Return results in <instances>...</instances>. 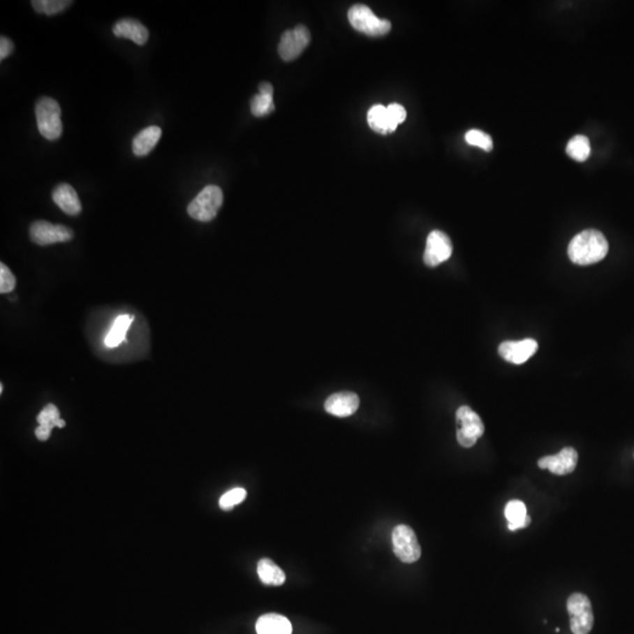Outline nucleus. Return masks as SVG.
<instances>
[{
	"label": "nucleus",
	"instance_id": "nucleus-1",
	"mask_svg": "<svg viewBox=\"0 0 634 634\" xmlns=\"http://www.w3.org/2000/svg\"><path fill=\"white\" fill-rule=\"evenodd\" d=\"M568 253L575 265L589 266L605 258L609 253V242L599 230L587 229L572 239Z\"/></svg>",
	"mask_w": 634,
	"mask_h": 634
},
{
	"label": "nucleus",
	"instance_id": "nucleus-2",
	"mask_svg": "<svg viewBox=\"0 0 634 634\" xmlns=\"http://www.w3.org/2000/svg\"><path fill=\"white\" fill-rule=\"evenodd\" d=\"M36 118H37L39 133L47 140H57L63 133V121H61V108L56 100L44 96L38 100L36 105Z\"/></svg>",
	"mask_w": 634,
	"mask_h": 634
},
{
	"label": "nucleus",
	"instance_id": "nucleus-3",
	"mask_svg": "<svg viewBox=\"0 0 634 634\" xmlns=\"http://www.w3.org/2000/svg\"><path fill=\"white\" fill-rule=\"evenodd\" d=\"M223 203V193L221 189L209 184L198 194L196 199L189 203L187 212L189 216L201 222L212 221L218 215Z\"/></svg>",
	"mask_w": 634,
	"mask_h": 634
},
{
	"label": "nucleus",
	"instance_id": "nucleus-4",
	"mask_svg": "<svg viewBox=\"0 0 634 634\" xmlns=\"http://www.w3.org/2000/svg\"><path fill=\"white\" fill-rule=\"evenodd\" d=\"M348 19L355 30L370 37H381L391 30L389 20L377 18L365 5H354L348 12Z\"/></svg>",
	"mask_w": 634,
	"mask_h": 634
},
{
	"label": "nucleus",
	"instance_id": "nucleus-5",
	"mask_svg": "<svg viewBox=\"0 0 634 634\" xmlns=\"http://www.w3.org/2000/svg\"><path fill=\"white\" fill-rule=\"evenodd\" d=\"M568 612L572 633H590L594 627V617L590 599L585 594L577 592L568 597Z\"/></svg>",
	"mask_w": 634,
	"mask_h": 634
},
{
	"label": "nucleus",
	"instance_id": "nucleus-6",
	"mask_svg": "<svg viewBox=\"0 0 634 634\" xmlns=\"http://www.w3.org/2000/svg\"><path fill=\"white\" fill-rule=\"evenodd\" d=\"M456 418L459 428L457 430V441L463 448L475 445L485 432L483 420L468 406L458 408Z\"/></svg>",
	"mask_w": 634,
	"mask_h": 634
},
{
	"label": "nucleus",
	"instance_id": "nucleus-7",
	"mask_svg": "<svg viewBox=\"0 0 634 634\" xmlns=\"http://www.w3.org/2000/svg\"><path fill=\"white\" fill-rule=\"evenodd\" d=\"M392 545L396 557L406 564H413L422 554L416 533L411 527L404 524L397 525L392 531Z\"/></svg>",
	"mask_w": 634,
	"mask_h": 634
},
{
	"label": "nucleus",
	"instance_id": "nucleus-8",
	"mask_svg": "<svg viewBox=\"0 0 634 634\" xmlns=\"http://www.w3.org/2000/svg\"><path fill=\"white\" fill-rule=\"evenodd\" d=\"M31 240L39 246L68 242L73 239V230L61 225H53L51 222L39 220L31 225Z\"/></svg>",
	"mask_w": 634,
	"mask_h": 634
},
{
	"label": "nucleus",
	"instance_id": "nucleus-9",
	"mask_svg": "<svg viewBox=\"0 0 634 634\" xmlns=\"http://www.w3.org/2000/svg\"><path fill=\"white\" fill-rule=\"evenodd\" d=\"M309 30L304 25H297L293 30L286 31L279 44V54L284 61H292L302 53L309 45Z\"/></svg>",
	"mask_w": 634,
	"mask_h": 634
},
{
	"label": "nucleus",
	"instance_id": "nucleus-10",
	"mask_svg": "<svg viewBox=\"0 0 634 634\" xmlns=\"http://www.w3.org/2000/svg\"><path fill=\"white\" fill-rule=\"evenodd\" d=\"M452 254L450 237L441 230L430 233L427 239L425 263L428 267H437L445 262Z\"/></svg>",
	"mask_w": 634,
	"mask_h": 634
},
{
	"label": "nucleus",
	"instance_id": "nucleus-11",
	"mask_svg": "<svg viewBox=\"0 0 634 634\" xmlns=\"http://www.w3.org/2000/svg\"><path fill=\"white\" fill-rule=\"evenodd\" d=\"M538 343L533 339L506 341L498 348V353L506 361L513 364H523L535 355Z\"/></svg>",
	"mask_w": 634,
	"mask_h": 634
},
{
	"label": "nucleus",
	"instance_id": "nucleus-12",
	"mask_svg": "<svg viewBox=\"0 0 634 634\" xmlns=\"http://www.w3.org/2000/svg\"><path fill=\"white\" fill-rule=\"evenodd\" d=\"M578 464V452L573 448H564L554 456H546L538 461L540 469H549L554 475L564 476L575 471Z\"/></svg>",
	"mask_w": 634,
	"mask_h": 634
},
{
	"label": "nucleus",
	"instance_id": "nucleus-13",
	"mask_svg": "<svg viewBox=\"0 0 634 634\" xmlns=\"http://www.w3.org/2000/svg\"><path fill=\"white\" fill-rule=\"evenodd\" d=\"M360 406L358 396L351 391H343L334 394L327 399L325 409L327 413L336 417H349L356 413Z\"/></svg>",
	"mask_w": 634,
	"mask_h": 634
},
{
	"label": "nucleus",
	"instance_id": "nucleus-14",
	"mask_svg": "<svg viewBox=\"0 0 634 634\" xmlns=\"http://www.w3.org/2000/svg\"><path fill=\"white\" fill-rule=\"evenodd\" d=\"M52 199L57 206L63 210L67 215L80 214L82 213V202L79 200L78 193L71 184H59L52 192Z\"/></svg>",
	"mask_w": 634,
	"mask_h": 634
},
{
	"label": "nucleus",
	"instance_id": "nucleus-15",
	"mask_svg": "<svg viewBox=\"0 0 634 634\" xmlns=\"http://www.w3.org/2000/svg\"><path fill=\"white\" fill-rule=\"evenodd\" d=\"M113 34L115 37L126 38L140 46L146 44L149 37L147 27L137 19L132 18L121 19L115 22L113 26Z\"/></svg>",
	"mask_w": 634,
	"mask_h": 634
},
{
	"label": "nucleus",
	"instance_id": "nucleus-16",
	"mask_svg": "<svg viewBox=\"0 0 634 634\" xmlns=\"http://www.w3.org/2000/svg\"><path fill=\"white\" fill-rule=\"evenodd\" d=\"M256 632L258 634H292L293 627L286 617L268 613L258 618Z\"/></svg>",
	"mask_w": 634,
	"mask_h": 634
},
{
	"label": "nucleus",
	"instance_id": "nucleus-17",
	"mask_svg": "<svg viewBox=\"0 0 634 634\" xmlns=\"http://www.w3.org/2000/svg\"><path fill=\"white\" fill-rule=\"evenodd\" d=\"M161 134L163 131L158 126H149L142 129L133 139L132 148L134 154L137 156H146L149 154L160 140Z\"/></svg>",
	"mask_w": 634,
	"mask_h": 634
},
{
	"label": "nucleus",
	"instance_id": "nucleus-18",
	"mask_svg": "<svg viewBox=\"0 0 634 634\" xmlns=\"http://www.w3.org/2000/svg\"><path fill=\"white\" fill-rule=\"evenodd\" d=\"M506 518L508 520V527L510 531H516L520 529H525L531 523V518L527 516L526 506L523 501L518 499L510 501L506 506Z\"/></svg>",
	"mask_w": 634,
	"mask_h": 634
},
{
	"label": "nucleus",
	"instance_id": "nucleus-19",
	"mask_svg": "<svg viewBox=\"0 0 634 634\" xmlns=\"http://www.w3.org/2000/svg\"><path fill=\"white\" fill-rule=\"evenodd\" d=\"M368 124L370 128L378 134L392 133L397 128V125L391 120L388 113V108L382 105H376L369 110Z\"/></svg>",
	"mask_w": 634,
	"mask_h": 634
},
{
	"label": "nucleus",
	"instance_id": "nucleus-20",
	"mask_svg": "<svg viewBox=\"0 0 634 634\" xmlns=\"http://www.w3.org/2000/svg\"><path fill=\"white\" fill-rule=\"evenodd\" d=\"M258 575L261 582L266 585L280 587L286 582L284 572L273 561L263 558L258 563Z\"/></svg>",
	"mask_w": 634,
	"mask_h": 634
},
{
	"label": "nucleus",
	"instance_id": "nucleus-21",
	"mask_svg": "<svg viewBox=\"0 0 634 634\" xmlns=\"http://www.w3.org/2000/svg\"><path fill=\"white\" fill-rule=\"evenodd\" d=\"M133 315H120L112 325L111 330L108 332L105 343L108 348H115L120 346L126 339V332L133 322Z\"/></svg>",
	"mask_w": 634,
	"mask_h": 634
},
{
	"label": "nucleus",
	"instance_id": "nucleus-22",
	"mask_svg": "<svg viewBox=\"0 0 634 634\" xmlns=\"http://www.w3.org/2000/svg\"><path fill=\"white\" fill-rule=\"evenodd\" d=\"M566 153L575 161L583 163L591 154L590 140L585 135H575L568 141Z\"/></svg>",
	"mask_w": 634,
	"mask_h": 634
},
{
	"label": "nucleus",
	"instance_id": "nucleus-23",
	"mask_svg": "<svg viewBox=\"0 0 634 634\" xmlns=\"http://www.w3.org/2000/svg\"><path fill=\"white\" fill-rule=\"evenodd\" d=\"M37 422L39 425H45L48 428H64L66 423L65 420L60 417L59 410L54 404H47L44 409L41 410L40 413L38 415Z\"/></svg>",
	"mask_w": 634,
	"mask_h": 634
},
{
	"label": "nucleus",
	"instance_id": "nucleus-24",
	"mask_svg": "<svg viewBox=\"0 0 634 634\" xmlns=\"http://www.w3.org/2000/svg\"><path fill=\"white\" fill-rule=\"evenodd\" d=\"M71 4H72V1H68V0H34L32 1L34 10L46 15L60 13L65 8H68Z\"/></svg>",
	"mask_w": 634,
	"mask_h": 634
},
{
	"label": "nucleus",
	"instance_id": "nucleus-25",
	"mask_svg": "<svg viewBox=\"0 0 634 634\" xmlns=\"http://www.w3.org/2000/svg\"><path fill=\"white\" fill-rule=\"evenodd\" d=\"M274 108H275V105H274L273 96H263L258 93L251 99V113L258 118L270 115L274 111Z\"/></svg>",
	"mask_w": 634,
	"mask_h": 634
},
{
	"label": "nucleus",
	"instance_id": "nucleus-26",
	"mask_svg": "<svg viewBox=\"0 0 634 634\" xmlns=\"http://www.w3.org/2000/svg\"><path fill=\"white\" fill-rule=\"evenodd\" d=\"M465 140L469 145L482 148L485 152H491L494 148V141L491 139L490 135L484 133L480 129L469 131L468 133L465 134Z\"/></svg>",
	"mask_w": 634,
	"mask_h": 634
},
{
	"label": "nucleus",
	"instance_id": "nucleus-27",
	"mask_svg": "<svg viewBox=\"0 0 634 634\" xmlns=\"http://www.w3.org/2000/svg\"><path fill=\"white\" fill-rule=\"evenodd\" d=\"M247 497V491L242 489V487H235L233 490H229L228 492H226L221 498H220V508L222 510H232L234 506L240 504L242 501L246 499Z\"/></svg>",
	"mask_w": 634,
	"mask_h": 634
},
{
	"label": "nucleus",
	"instance_id": "nucleus-28",
	"mask_svg": "<svg viewBox=\"0 0 634 634\" xmlns=\"http://www.w3.org/2000/svg\"><path fill=\"white\" fill-rule=\"evenodd\" d=\"M17 280L11 270L5 263H0V293L8 294L15 290Z\"/></svg>",
	"mask_w": 634,
	"mask_h": 634
},
{
	"label": "nucleus",
	"instance_id": "nucleus-29",
	"mask_svg": "<svg viewBox=\"0 0 634 634\" xmlns=\"http://www.w3.org/2000/svg\"><path fill=\"white\" fill-rule=\"evenodd\" d=\"M388 113L390 115L391 120L399 126V124H402L406 118V108H403L402 105H399V103H391L388 106Z\"/></svg>",
	"mask_w": 634,
	"mask_h": 634
},
{
	"label": "nucleus",
	"instance_id": "nucleus-30",
	"mask_svg": "<svg viewBox=\"0 0 634 634\" xmlns=\"http://www.w3.org/2000/svg\"><path fill=\"white\" fill-rule=\"evenodd\" d=\"M15 50V45L12 43V40H10L8 38L3 37L0 38V59L4 60L5 58H8L12 52Z\"/></svg>",
	"mask_w": 634,
	"mask_h": 634
},
{
	"label": "nucleus",
	"instance_id": "nucleus-31",
	"mask_svg": "<svg viewBox=\"0 0 634 634\" xmlns=\"http://www.w3.org/2000/svg\"><path fill=\"white\" fill-rule=\"evenodd\" d=\"M52 429L48 428V427H45V425H39L37 429H36V436L37 438L41 442H45L50 438L51 436Z\"/></svg>",
	"mask_w": 634,
	"mask_h": 634
},
{
	"label": "nucleus",
	"instance_id": "nucleus-32",
	"mask_svg": "<svg viewBox=\"0 0 634 634\" xmlns=\"http://www.w3.org/2000/svg\"><path fill=\"white\" fill-rule=\"evenodd\" d=\"M260 94L273 96L274 89L272 84H270V82H262L261 85H260Z\"/></svg>",
	"mask_w": 634,
	"mask_h": 634
}]
</instances>
